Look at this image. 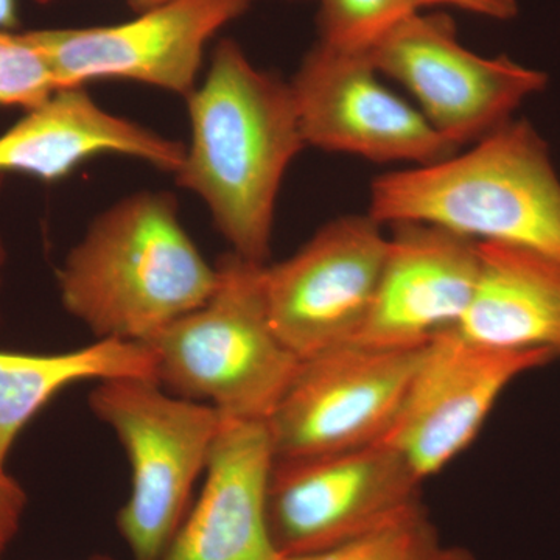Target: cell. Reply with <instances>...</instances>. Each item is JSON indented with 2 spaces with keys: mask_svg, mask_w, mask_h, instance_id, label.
Masks as SVG:
<instances>
[{
  "mask_svg": "<svg viewBox=\"0 0 560 560\" xmlns=\"http://www.w3.org/2000/svg\"><path fill=\"white\" fill-rule=\"evenodd\" d=\"M186 101L191 136L176 180L205 201L231 253L268 264L280 186L307 147L290 83L223 39Z\"/></svg>",
  "mask_w": 560,
  "mask_h": 560,
  "instance_id": "1",
  "label": "cell"
},
{
  "mask_svg": "<svg viewBox=\"0 0 560 560\" xmlns=\"http://www.w3.org/2000/svg\"><path fill=\"white\" fill-rule=\"evenodd\" d=\"M175 197L139 191L102 212L57 271L65 311L95 340L147 342L219 285Z\"/></svg>",
  "mask_w": 560,
  "mask_h": 560,
  "instance_id": "2",
  "label": "cell"
},
{
  "mask_svg": "<svg viewBox=\"0 0 560 560\" xmlns=\"http://www.w3.org/2000/svg\"><path fill=\"white\" fill-rule=\"evenodd\" d=\"M368 213L383 226L431 224L560 264V179L528 120H508L445 160L378 176Z\"/></svg>",
  "mask_w": 560,
  "mask_h": 560,
  "instance_id": "3",
  "label": "cell"
},
{
  "mask_svg": "<svg viewBox=\"0 0 560 560\" xmlns=\"http://www.w3.org/2000/svg\"><path fill=\"white\" fill-rule=\"evenodd\" d=\"M265 265L234 253L221 257L212 296L143 342L162 388L208 404L223 419L268 422L301 359L268 316Z\"/></svg>",
  "mask_w": 560,
  "mask_h": 560,
  "instance_id": "4",
  "label": "cell"
},
{
  "mask_svg": "<svg viewBox=\"0 0 560 560\" xmlns=\"http://www.w3.org/2000/svg\"><path fill=\"white\" fill-rule=\"evenodd\" d=\"M88 405L130 460V495L116 521L120 537L132 560H161L190 511L223 416L143 378L98 382Z\"/></svg>",
  "mask_w": 560,
  "mask_h": 560,
  "instance_id": "5",
  "label": "cell"
},
{
  "mask_svg": "<svg viewBox=\"0 0 560 560\" xmlns=\"http://www.w3.org/2000/svg\"><path fill=\"white\" fill-rule=\"evenodd\" d=\"M382 77L411 95L431 127L456 149L471 145L512 119L548 84L541 70L501 57H481L459 43L452 18L411 14L370 51Z\"/></svg>",
  "mask_w": 560,
  "mask_h": 560,
  "instance_id": "6",
  "label": "cell"
},
{
  "mask_svg": "<svg viewBox=\"0 0 560 560\" xmlns=\"http://www.w3.org/2000/svg\"><path fill=\"white\" fill-rule=\"evenodd\" d=\"M410 464L386 442L272 460L267 490L271 537L283 558L327 550L422 503Z\"/></svg>",
  "mask_w": 560,
  "mask_h": 560,
  "instance_id": "7",
  "label": "cell"
},
{
  "mask_svg": "<svg viewBox=\"0 0 560 560\" xmlns=\"http://www.w3.org/2000/svg\"><path fill=\"white\" fill-rule=\"evenodd\" d=\"M427 345L374 348L348 342L301 360L267 422L275 459L381 442L399 415Z\"/></svg>",
  "mask_w": 560,
  "mask_h": 560,
  "instance_id": "8",
  "label": "cell"
},
{
  "mask_svg": "<svg viewBox=\"0 0 560 560\" xmlns=\"http://www.w3.org/2000/svg\"><path fill=\"white\" fill-rule=\"evenodd\" d=\"M250 0H171L121 24L24 32L58 90L92 80H131L187 98L197 90L209 40Z\"/></svg>",
  "mask_w": 560,
  "mask_h": 560,
  "instance_id": "9",
  "label": "cell"
},
{
  "mask_svg": "<svg viewBox=\"0 0 560 560\" xmlns=\"http://www.w3.org/2000/svg\"><path fill=\"white\" fill-rule=\"evenodd\" d=\"M388 235L366 215L330 221L289 259L261 271L265 304L280 340L301 360L348 345L370 313Z\"/></svg>",
  "mask_w": 560,
  "mask_h": 560,
  "instance_id": "10",
  "label": "cell"
},
{
  "mask_svg": "<svg viewBox=\"0 0 560 560\" xmlns=\"http://www.w3.org/2000/svg\"><path fill=\"white\" fill-rule=\"evenodd\" d=\"M307 145L378 164L427 165L455 154L415 103L382 81L370 55L318 43L290 83Z\"/></svg>",
  "mask_w": 560,
  "mask_h": 560,
  "instance_id": "11",
  "label": "cell"
},
{
  "mask_svg": "<svg viewBox=\"0 0 560 560\" xmlns=\"http://www.w3.org/2000/svg\"><path fill=\"white\" fill-rule=\"evenodd\" d=\"M556 360L550 350L486 348L444 331L423 350L399 415L382 442L425 481L469 447L515 378Z\"/></svg>",
  "mask_w": 560,
  "mask_h": 560,
  "instance_id": "12",
  "label": "cell"
},
{
  "mask_svg": "<svg viewBox=\"0 0 560 560\" xmlns=\"http://www.w3.org/2000/svg\"><path fill=\"white\" fill-rule=\"evenodd\" d=\"M390 228L377 290L350 342L415 348L452 330L466 312L478 272V242L423 223Z\"/></svg>",
  "mask_w": 560,
  "mask_h": 560,
  "instance_id": "13",
  "label": "cell"
},
{
  "mask_svg": "<svg viewBox=\"0 0 560 560\" xmlns=\"http://www.w3.org/2000/svg\"><path fill=\"white\" fill-rule=\"evenodd\" d=\"M272 460L267 422L223 419L200 499L161 560H282L267 515Z\"/></svg>",
  "mask_w": 560,
  "mask_h": 560,
  "instance_id": "14",
  "label": "cell"
},
{
  "mask_svg": "<svg viewBox=\"0 0 560 560\" xmlns=\"http://www.w3.org/2000/svg\"><path fill=\"white\" fill-rule=\"evenodd\" d=\"M136 158L175 175L186 147L103 109L84 86L58 90L0 135V176L58 180L97 154Z\"/></svg>",
  "mask_w": 560,
  "mask_h": 560,
  "instance_id": "15",
  "label": "cell"
},
{
  "mask_svg": "<svg viewBox=\"0 0 560 560\" xmlns=\"http://www.w3.org/2000/svg\"><path fill=\"white\" fill-rule=\"evenodd\" d=\"M504 350H550L560 359V264L534 250L478 242L474 293L452 329Z\"/></svg>",
  "mask_w": 560,
  "mask_h": 560,
  "instance_id": "16",
  "label": "cell"
},
{
  "mask_svg": "<svg viewBox=\"0 0 560 560\" xmlns=\"http://www.w3.org/2000/svg\"><path fill=\"white\" fill-rule=\"evenodd\" d=\"M156 381L154 355L143 342L95 340L55 353L0 350V469L22 430L61 390L88 381Z\"/></svg>",
  "mask_w": 560,
  "mask_h": 560,
  "instance_id": "17",
  "label": "cell"
},
{
  "mask_svg": "<svg viewBox=\"0 0 560 560\" xmlns=\"http://www.w3.org/2000/svg\"><path fill=\"white\" fill-rule=\"evenodd\" d=\"M282 560H475L467 548L448 545L423 503L393 521L327 550Z\"/></svg>",
  "mask_w": 560,
  "mask_h": 560,
  "instance_id": "18",
  "label": "cell"
},
{
  "mask_svg": "<svg viewBox=\"0 0 560 560\" xmlns=\"http://www.w3.org/2000/svg\"><path fill=\"white\" fill-rule=\"evenodd\" d=\"M418 11L419 0H318L319 40L335 49L368 54Z\"/></svg>",
  "mask_w": 560,
  "mask_h": 560,
  "instance_id": "19",
  "label": "cell"
},
{
  "mask_svg": "<svg viewBox=\"0 0 560 560\" xmlns=\"http://www.w3.org/2000/svg\"><path fill=\"white\" fill-rule=\"evenodd\" d=\"M57 91L49 65L25 33L0 31V106L33 109Z\"/></svg>",
  "mask_w": 560,
  "mask_h": 560,
  "instance_id": "20",
  "label": "cell"
},
{
  "mask_svg": "<svg viewBox=\"0 0 560 560\" xmlns=\"http://www.w3.org/2000/svg\"><path fill=\"white\" fill-rule=\"evenodd\" d=\"M28 497L16 478L0 469V560L20 533Z\"/></svg>",
  "mask_w": 560,
  "mask_h": 560,
  "instance_id": "21",
  "label": "cell"
},
{
  "mask_svg": "<svg viewBox=\"0 0 560 560\" xmlns=\"http://www.w3.org/2000/svg\"><path fill=\"white\" fill-rule=\"evenodd\" d=\"M419 5L422 10L434 5L456 7L495 21L514 20L518 13L517 0H419Z\"/></svg>",
  "mask_w": 560,
  "mask_h": 560,
  "instance_id": "22",
  "label": "cell"
},
{
  "mask_svg": "<svg viewBox=\"0 0 560 560\" xmlns=\"http://www.w3.org/2000/svg\"><path fill=\"white\" fill-rule=\"evenodd\" d=\"M20 24L16 0H0V31L13 32Z\"/></svg>",
  "mask_w": 560,
  "mask_h": 560,
  "instance_id": "23",
  "label": "cell"
},
{
  "mask_svg": "<svg viewBox=\"0 0 560 560\" xmlns=\"http://www.w3.org/2000/svg\"><path fill=\"white\" fill-rule=\"evenodd\" d=\"M35 2L46 5V3L55 2V0H35ZM167 2H171V0H128V3H130L132 9L138 11V13H143V11L156 9V7Z\"/></svg>",
  "mask_w": 560,
  "mask_h": 560,
  "instance_id": "24",
  "label": "cell"
},
{
  "mask_svg": "<svg viewBox=\"0 0 560 560\" xmlns=\"http://www.w3.org/2000/svg\"><path fill=\"white\" fill-rule=\"evenodd\" d=\"M3 187V176H0V190ZM7 265V248L5 243H3L2 237H0V290H2L3 282V268ZM0 323H2V316H0Z\"/></svg>",
  "mask_w": 560,
  "mask_h": 560,
  "instance_id": "25",
  "label": "cell"
},
{
  "mask_svg": "<svg viewBox=\"0 0 560 560\" xmlns=\"http://www.w3.org/2000/svg\"><path fill=\"white\" fill-rule=\"evenodd\" d=\"M90 560H114V559L110 558V556H108V555H94V556H92V558H90Z\"/></svg>",
  "mask_w": 560,
  "mask_h": 560,
  "instance_id": "26",
  "label": "cell"
}]
</instances>
